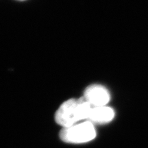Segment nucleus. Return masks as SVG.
I'll return each mask as SVG.
<instances>
[{
    "mask_svg": "<svg viewBox=\"0 0 148 148\" xmlns=\"http://www.w3.org/2000/svg\"><path fill=\"white\" fill-rule=\"evenodd\" d=\"M19 1H25V0H19Z\"/></svg>",
    "mask_w": 148,
    "mask_h": 148,
    "instance_id": "obj_5",
    "label": "nucleus"
},
{
    "mask_svg": "<svg viewBox=\"0 0 148 148\" xmlns=\"http://www.w3.org/2000/svg\"><path fill=\"white\" fill-rule=\"evenodd\" d=\"M92 106L84 98L69 99L62 103L55 114L56 122L63 127L87 121Z\"/></svg>",
    "mask_w": 148,
    "mask_h": 148,
    "instance_id": "obj_1",
    "label": "nucleus"
},
{
    "mask_svg": "<svg viewBox=\"0 0 148 148\" xmlns=\"http://www.w3.org/2000/svg\"><path fill=\"white\" fill-rule=\"evenodd\" d=\"M96 136V130L93 123L88 121L63 127L60 132V138L68 143H84L91 141Z\"/></svg>",
    "mask_w": 148,
    "mask_h": 148,
    "instance_id": "obj_2",
    "label": "nucleus"
},
{
    "mask_svg": "<svg viewBox=\"0 0 148 148\" xmlns=\"http://www.w3.org/2000/svg\"><path fill=\"white\" fill-rule=\"evenodd\" d=\"M83 98L92 107L107 106L110 100V94L102 85L92 84L85 89Z\"/></svg>",
    "mask_w": 148,
    "mask_h": 148,
    "instance_id": "obj_3",
    "label": "nucleus"
},
{
    "mask_svg": "<svg viewBox=\"0 0 148 148\" xmlns=\"http://www.w3.org/2000/svg\"><path fill=\"white\" fill-rule=\"evenodd\" d=\"M114 114L113 109L108 106L92 107L87 121L92 123L106 124L114 119Z\"/></svg>",
    "mask_w": 148,
    "mask_h": 148,
    "instance_id": "obj_4",
    "label": "nucleus"
}]
</instances>
